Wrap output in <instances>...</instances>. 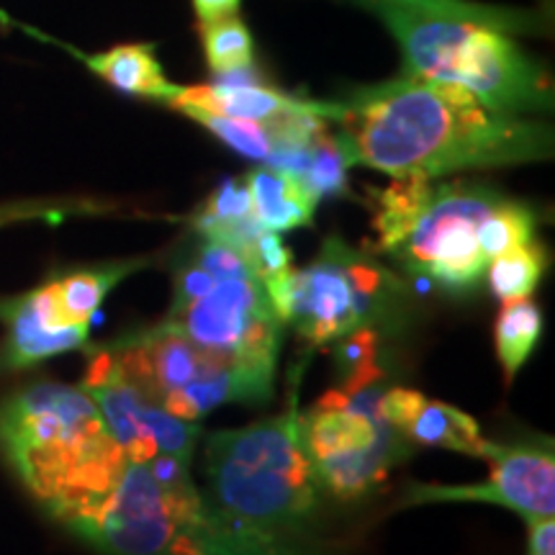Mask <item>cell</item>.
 <instances>
[{"label":"cell","mask_w":555,"mask_h":555,"mask_svg":"<svg viewBox=\"0 0 555 555\" xmlns=\"http://www.w3.org/2000/svg\"><path fill=\"white\" fill-rule=\"evenodd\" d=\"M335 121L347 165L393 180H437L553 157V129L543 121L502 114L463 88L404 73L356 90L337 103Z\"/></svg>","instance_id":"cell-1"},{"label":"cell","mask_w":555,"mask_h":555,"mask_svg":"<svg viewBox=\"0 0 555 555\" xmlns=\"http://www.w3.org/2000/svg\"><path fill=\"white\" fill-rule=\"evenodd\" d=\"M0 450L54 519L99 499L127 463L95 401L50 380L0 404Z\"/></svg>","instance_id":"cell-2"},{"label":"cell","mask_w":555,"mask_h":555,"mask_svg":"<svg viewBox=\"0 0 555 555\" xmlns=\"http://www.w3.org/2000/svg\"><path fill=\"white\" fill-rule=\"evenodd\" d=\"M298 376L291 378L281 414L211 433L204 442L208 502L249 530L294 543H301L298 538L319 504V486L301 437Z\"/></svg>","instance_id":"cell-3"},{"label":"cell","mask_w":555,"mask_h":555,"mask_svg":"<svg viewBox=\"0 0 555 555\" xmlns=\"http://www.w3.org/2000/svg\"><path fill=\"white\" fill-rule=\"evenodd\" d=\"M57 522L103 555H255V538L193 478L163 483L134 461L124 463L108 491Z\"/></svg>","instance_id":"cell-4"},{"label":"cell","mask_w":555,"mask_h":555,"mask_svg":"<svg viewBox=\"0 0 555 555\" xmlns=\"http://www.w3.org/2000/svg\"><path fill=\"white\" fill-rule=\"evenodd\" d=\"M502 201V193L478 183L393 180L388 189L373 191L378 253L448 294H466L489 266L478 227Z\"/></svg>","instance_id":"cell-5"},{"label":"cell","mask_w":555,"mask_h":555,"mask_svg":"<svg viewBox=\"0 0 555 555\" xmlns=\"http://www.w3.org/2000/svg\"><path fill=\"white\" fill-rule=\"evenodd\" d=\"M376 16L397 39L404 75L463 88L502 114H545L553 82L509 31L476 21L427 16L386 5Z\"/></svg>","instance_id":"cell-6"},{"label":"cell","mask_w":555,"mask_h":555,"mask_svg":"<svg viewBox=\"0 0 555 555\" xmlns=\"http://www.w3.org/2000/svg\"><path fill=\"white\" fill-rule=\"evenodd\" d=\"M108 347L124 373L178 420L198 422L217 406L262 404L273 397L275 373L214 356L168 319Z\"/></svg>","instance_id":"cell-7"},{"label":"cell","mask_w":555,"mask_h":555,"mask_svg":"<svg viewBox=\"0 0 555 555\" xmlns=\"http://www.w3.org/2000/svg\"><path fill=\"white\" fill-rule=\"evenodd\" d=\"M378 378L339 384L301 414V437L319 491L339 502L371 494L412 453L380 412Z\"/></svg>","instance_id":"cell-8"},{"label":"cell","mask_w":555,"mask_h":555,"mask_svg":"<svg viewBox=\"0 0 555 555\" xmlns=\"http://www.w3.org/2000/svg\"><path fill=\"white\" fill-rule=\"evenodd\" d=\"M401 294L404 286L376 258L327 237L307 268L294 270L283 324L311 345H332L360 330L376 332Z\"/></svg>","instance_id":"cell-9"},{"label":"cell","mask_w":555,"mask_h":555,"mask_svg":"<svg viewBox=\"0 0 555 555\" xmlns=\"http://www.w3.org/2000/svg\"><path fill=\"white\" fill-rule=\"evenodd\" d=\"M165 319L214 356L275 373L283 322L255 275L219 281Z\"/></svg>","instance_id":"cell-10"},{"label":"cell","mask_w":555,"mask_h":555,"mask_svg":"<svg viewBox=\"0 0 555 555\" xmlns=\"http://www.w3.org/2000/svg\"><path fill=\"white\" fill-rule=\"evenodd\" d=\"M80 388L95 401L111 437L119 442L127 461L150 463L157 455L193 461L201 437L198 422L178 420L157 406L124 373L108 345L90 352Z\"/></svg>","instance_id":"cell-11"},{"label":"cell","mask_w":555,"mask_h":555,"mask_svg":"<svg viewBox=\"0 0 555 555\" xmlns=\"http://www.w3.org/2000/svg\"><path fill=\"white\" fill-rule=\"evenodd\" d=\"M491 476L486 483L409 486L404 504H442L476 502L496 504L522 517H553L555 512V455L553 440L496 442L491 455Z\"/></svg>","instance_id":"cell-12"},{"label":"cell","mask_w":555,"mask_h":555,"mask_svg":"<svg viewBox=\"0 0 555 555\" xmlns=\"http://www.w3.org/2000/svg\"><path fill=\"white\" fill-rule=\"evenodd\" d=\"M0 322L5 324L0 363L9 371H24L62 352L80 350L90 337V322L69 319L62 311L52 281L18 298L0 301Z\"/></svg>","instance_id":"cell-13"},{"label":"cell","mask_w":555,"mask_h":555,"mask_svg":"<svg viewBox=\"0 0 555 555\" xmlns=\"http://www.w3.org/2000/svg\"><path fill=\"white\" fill-rule=\"evenodd\" d=\"M168 106H198L232 116V119L258 124H278L296 114H322L330 121L337 119V103L291 99L281 90L260 82L253 69L217 75V82H211V86H180L178 95Z\"/></svg>","instance_id":"cell-14"},{"label":"cell","mask_w":555,"mask_h":555,"mask_svg":"<svg viewBox=\"0 0 555 555\" xmlns=\"http://www.w3.org/2000/svg\"><path fill=\"white\" fill-rule=\"evenodd\" d=\"M380 412L409 442L427 448H446L470 457H489L496 442L486 440L474 416L461 409L429 401L414 388H386Z\"/></svg>","instance_id":"cell-15"},{"label":"cell","mask_w":555,"mask_h":555,"mask_svg":"<svg viewBox=\"0 0 555 555\" xmlns=\"http://www.w3.org/2000/svg\"><path fill=\"white\" fill-rule=\"evenodd\" d=\"M253 217L268 232L283 234L298 227H311L319 198L294 172L262 165L245 178Z\"/></svg>","instance_id":"cell-16"},{"label":"cell","mask_w":555,"mask_h":555,"mask_svg":"<svg viewBox=\"0 0 555 555\" xmlns=\"http://www.w3.org/2000/svg\"><path fill=\"white\" fill-rule=\"evenodd\" d=\"M82 62L111 88L139 99L170 103L180 90V86L165 78L152 44H121L101 54H86Z\"/></svg>","instance_id":"cell-17"},{"label":"cell","mask_w":555,"mask_h":555,"mask_svg":"<svg viewBox=\"0 0 555 555\" xmlns=\"http://www.w3.org/2000/svg\"><path fill=\"white\" fill-rule=\"evenodd\" d=\"M196 232L206 240L224 242V245L240 249L247 258L262 234V227L255 221L245 180L229 178L208 196L196 214ZM253 262V258H249ZM255 268V266H253Z\"/></svg>","instance_id":"cell-18"},{"label":"cell","mask_w":555,"mask_h":555,"mask_svg":"<svg viewBox=\"0 0 555 555\" xmlns=\"http://www.w3.org/2000/svg\"><path fill=\"white\" fill-rule=\"evenodd\" d=\"M358 3L373 13L386 5H397V9L427 13V16L476 21V24L494 26L509 34H538L545 29V18L535 11L502 9V5L474 3V0H358Z\"/></svg>","instance_id":"cell-19"},{"label":"cell","mask_w":555,"mask_h":555,"mask_svg":"<svg viewBox=\"0 0 555 555\" xmlns=\"http://www.w3.org/2000/svg\"><path fill=\"white\" fill-rule=\"evenodd\" d=\"M176 111H180V114H185L189 119L211 131L214 137L227 144V147H232L234 152H240V155H245L249 159H258V163H270V157L275 155V150L281 147L283 137H286L291 119L301 116V114L288 116V119L278 124H258V121L232 119V116L217 114V111L198 108V106H178Z\"/></svg>","instance_id":"cell-20"},{"label":"cell","mask_w":555,"mask_h":555,"mask_svg":"<svg viewBox=\"0 0 555 555\" xmlns=\"http://www.w3.org/2000/svg\"><path fill=\"white\" fill-rule=\"evenodd\" d=\"M147 266V260H124V262H108L101 268L78 270V273H67L62 278H54V291H57V301L62 311L69 319L78 322H90V317L99 311L111 291H114L124 278L137 273L139 268Z\"/></svg>","instance_id":"cell-21"},{"label":"cell","mask_w":555,"mask_h":555,"mask_svg":"<svg viewBox=\"0 0 555 555\" xmlns=\"http://www.w3.org/2000/svg\"><path fill=\"white\" fill-rule=\"evenodd\" d=\"M543 335V314L530 298H519V301H506L502 314L496 319L494 343L496 358L502 363L506 380H512L519 373L532 350Z\"/></svg>","instance_id":"cell-22"},{"label":"cell","mask_w":555,"mask_h":555,"mask_svg":"<svg viewBox=\"0 0 555 555\" xmlns=\"http://www.w3.org/2000/svg\"><path fill=\"white\" fill-rule=\"evenodd\" d=\"M545 273V249L540 242H527V245L512 247L506 253L496 255L486 266L489 288L499 301H519L530 298L538 288L540 278Z\"/></svg>","instance_id":"cell-23"},{"label":"cell","mask_w":555,"mask_h":555,"mask_svg":"<svg viewBox=\"0 0 555 555\" xmlns=\"http://www.w3.org/2000/svg\"><path fill=\"white\" fill-rule=\"evenodd\" d=\"M201 41H204V54L208 62V69L217 75L229 73H242V69H253L255 65V47H253V34L242 18L224 16L217 21H206L198 24Z\"/></svg>","instance_id":"cell-24"},{"label":"cell","mask_w":555,"mask_h":555,"mask_svg":"<svg viewBox=\"0 0 555 555\" xmlns=\"http://www.w3.org/2000/svg\"><path fill=\"white\" fill-rule=\"evenodd\" d=\"M347 157L337 134H330L327 129L319 131L309 147L307 165L301 170V183L322 201L324 196H337L347 191Z\"/></svg>","instance_id":"cell-25"},{"label":"cell","mask_w":555,"mask_h":555,"mask_svg":"<svg viewBox=\"0 0 555 555\" xmlns=\"http://www.w3.org/2000/svg\"><path fill=\"white\" fill-rule=\"evenodd\" d=\"M530 555H555V522L553 517H525Z\"/></svg>","instance_id":"cell-26"},{"label":"cell","mask_w":555,"mask_h":555,"mask_svg":"<svg viewBox=\"0 0 555 555\" xmlns=\"http://www.w3.org/2000/svg\"><path fill=\"white\" fill-rule=\"evenodd\" d=\"M242 0H193V11H196L198 24L206 21H217L224 16H234L240 11Z\"/></svg>","instance_id":"cell-27"}]
</instances>
